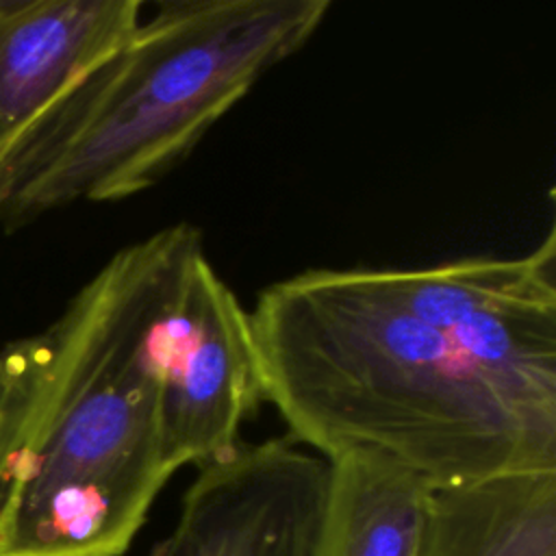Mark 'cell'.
<instances>
[{
  "mask_svg": "<svg viewBox=\"0 0 556 556\" xmlns=\"http://www.w3.org/2000/svg\"><path fill=\"white\" fill-rule=\"evenodd\" d=\"M198 467L178 521L148 556H319L328 458L287 437L237 441Z\"/></svg>",
  "mask_w": 556,
  "mask_h": 556,
  "instance_id": "4",
  "label": "cell"
},
{
  "mask_svg": "<svg viewBox=\"0 0 556 556\" xmlns=\"http://www.w3.org/2000/svg\"><path fill=\"white\" fill-rule=\"evenodd\" d=\"M141 0H0V148L139 24Z\"/></svg>",
  "mask_w": 556,
  "mask_h": 556,
  "instance_id": "5",
  "label": "cell"
},
{
  "mask_svg": "<svg viewBox=\"0 0 556 556\" xmlns=\"http://www.w3.org/2000/svg\"><path fill=\"white\" fill-rule=\"evenodd\" d=\"M328 11V0L159 2L0 148V228L146 191Z\"/></svg>",
  "mask_w": 556,
  "mask_h": 556,
  "instance_id": "3",
  "label": "cell"
},
{
  "mask_svg": "<svg viewBox=\"0 0 556 556\" xmlns=\"http://www.w3.org/2000/svg\"><path fill=\"white\" fill-rule=\"evenodd\" d=\"M263 400L324 458L380 454L432 489L556 469V419L410 304L391 269H306L248 311Z\"/></svg>",
  "mask_w": 556,
  "mask_h": 556,
  "instance_id": "2",
  "label": "cell"
},
{
  "mask_svg": "<svg viewBox=\"0 0 556 556\" xmlns=\"http://www.w3.org/2000/svg\"><path fill=\"white\" fill-rule=\"evenodd\" d=\"M419 556H556V469L434 489Z\"/></svg>",
  "mask_w": 556,
  "mask_h": 556,
  "instance_id": "6",
  "label": "cell"
},
{
  "mask_svg": "<svg viewBox=\"0 0 556 556\" xmlns=\"http://www.w3.org/2000/svg\"><path fill=\"white\" fill-rule=\"evenodd\" d=\"M261 400L248 311L200 232L122 248L0 354V556H119L167 478L232 447Z\"/></svg>",
  "mask_w": 556,
  "mask_h": 556,
  "instance_id": "1",
  "label": "cell"
},
{
  "mask_svg": "<svg viewBox=\"0 0 556 556\" xmlns=\"http://www.w3.org/2000/svg\"><path fill=\"white\" fill-rule=\"evenodd\" d=\"M330 463L319 556H419L432 486L371 452Z\"/></svg>",
  "mask_w": 556,
  "mask_h": 556,
  "instance_id": "7",
  "label": "cell"
}]
</instances>
